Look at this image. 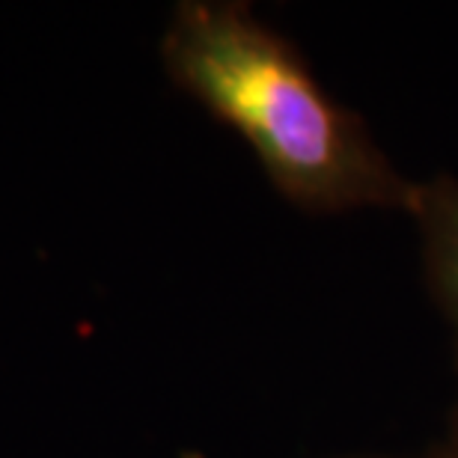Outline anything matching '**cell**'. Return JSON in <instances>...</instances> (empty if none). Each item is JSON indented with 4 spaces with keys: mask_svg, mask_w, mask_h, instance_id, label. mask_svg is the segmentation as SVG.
Returning a JSON list of instances; mask_svg holds the SVG:
<instances>
[{
    "mask_svg": "<svg viewBox=\"0 0 458 458\" xmlns=\"http://www.w3.org/2000/svg\"><path fill=\"white\" fill-rule=\"evenodd\" d=\"M444 444L450 446V450L458 455V408L453 411V417H450V428H446V437H444Z\"/></svg>",
    "mask_w": 458,
    "mask_h": 458,
    "instance_id": "cell-4",
    "label": "cell"
},
{
    "mask_svg": "<svg viewBox=\"0 0 458 458\" xmlns=\"http://www.w3.org/2000/svg\"><path fill=\"white\" fill-rule=\"evenodd\" d=\"M343 458H458V455L441 441V444L428 446V450L417 453V455H384V453H366V455H363V453H360V455H343Z\"/></svg>",
    "mask_w": 458,
    "mask_h": 458,
    "instance_id": "cell-3",
    "label": "cell"
},
{
    "mask_svg": "<svg viewBox=\"0 0 458 458\" xmlns=\"http://www.w3.org/2000/svg\"><path fill=\"white\" fill-rule=\"evenodd\" d=\"M405 215L417 224L426 283L453 331L458 363V179L444 173L423 182L417 179Z\"/></svg>",
    "mask_w": 458,
    "mask_h": 458,
    "instance_id": "cell-2",
    "label": "cell"
},
{
    "mask_svg": "<svg viewBox=\"0 0 458 458\" xmlns=\"http://www.w3.org/2000/svg\"><path fill=\"white\" fill-rule=\"evenodd\" d=\"M179 89L235 128L277 194L310 215L408 212V179L301 51L238 0H182L161 36Z\"/></svg>",
    "mask_w": 458,
    "mask_h": 458,
    "instance_id": "cell-1",
    "label": "cell"
}]
</instances>
